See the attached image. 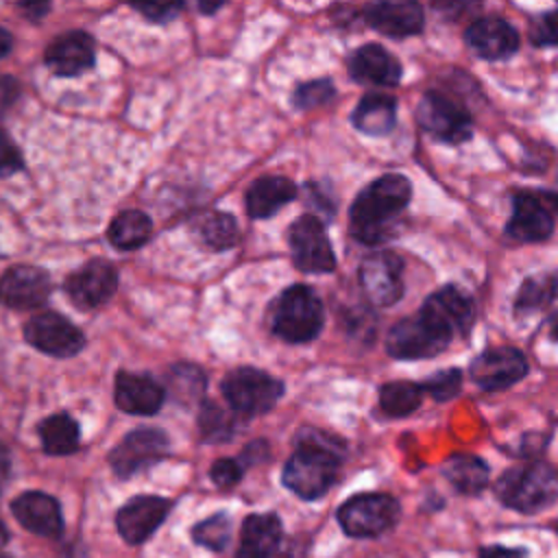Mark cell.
Returning <instances> with one entry per match:
<instances>
[{
    "label": "cell",
    "instance_id": "42",
    "mask_svg": "<svg viewBox=\"0 0 558 558\" xmlns=\"http://www.w3.org/2000/svg\"><path fill=\"white\" fill-rule=\"evenodd\" d=\"M135 11H140L146 20L150 22H170L177 17V13L183 9L181 2H161V4H155V2H140V4H133Z\"/></svg>",
    "mask_w": 558,
    "mask_h": 558
},
{
    "label": "cell",
    "instance_id": "35",
    "mask_svg": "<svg viewBox=\"0 0 558 558\" xmlns=\"http://www.w3.org/2000/svg\"><path fill=\"white\" fill-rule=\"evenodd\" d=\"M170 392L179 399V403L198 401L205 392V375L194 364H177L168 373Z\"/></svg>",
    "mask_w": 558,
    "mask_h": 558
},
{
    "label": "cell",
    "instance_id": "40",
    "mask_svg": "<svg viewBox=\"0 0 558 558\" xmlns=\"http://www.w3.org/2000/svg\"><path fill=\"white\" fill-rule=\"evenodd\" d=\"M242 473H244V466L242 462L233 460V458H220L211 464L209 469V475H211V482L220 488H231L235 486L240 480H242Z\"/></svg>",
    "mask_w": 558,
    "mask_h": 558
},
{
    "label": "cell",
    "instance_id": "17",
    "mask_svg": "<svg viewBox=\"0 0 558 558\" xmlns=\"http://www.w3.org/2000/svg\"><path fill=\"white\" fill-rule=\"evenodd\" d=\"M170 506L172 504L168 499L157 495L133 497L116 514L120 536L131 545L144 543L163 523Z\"/></svg>",
    "mask_w": 558,
    "mask_h": 558
},
{
    "label": "cell",
    "instance_id": "41",
    "mask_svg": "<svg viewBox=\"0 0 558 558\" xmlns=\"http://www.w3.org/2000/svg\"><path fill=\"white\" fill-rule=\"evenodd\" d=\"M22 168L20 148L13 144L7 131L0 129V177H9Z\"/></svg>",
    "mask_w": 558,
    "mask_h": 558
},
{
    "label": "cell",
    "instance_id": "46",
    "mask_svg": "<svg viewBox=\"0 0 558 558\" xmlns=\"http://www.w3.org/2000/svg\"><path fill=\"white\" fill-rule=\"evenodd\" d=\"M20 9L22 11H26L28 13V17H33V20H39L48 9H50V4L48 2H41V4H20Z\"/></svg>",
    "mask_w": 558,
    "mask_h": 558
},
{
    "label": "cell",
    "instance_id": "9",
    "mask_svg": "<svg viewBox=\"0 0 558 558\" xmlns=\"http://www.w3.org/2000/svg\"><path fill=\"white\" fill-rule=\"evenodd\" d=\"M416 120L423 131H427L440 142L456 144L471 137L469 111L438 92L423 94L416 107Z\"/></svg>",
    "mask_w": 558,
    "mask_h": 558
},
{
    "label": "cell",
    "instance_id": "6",
    "mask_svg": "<svg viewBox=\"0 0 558 558\" xmlns=\"http://www.w3.org/2000/svg\"><path fill=\"white\" fill-rule=\"evenodd\" d=\"M222 395L235 414L257 416L275 408L283 395V384L259 368L240 366L222 379Z\"/></svg>",
    "mask_w": 558,
    "mask_h": 558
},
{
    "label": "cell",
    "instance_id": "32",
    "mask_svg": "<svg viewBox=\"0 0 558 558\" xmlns=\"http://www.w3.org/2000/svg\"><path fill=\"white\" fill-rule=\"evenodd\" d=\"M558 294V275H536L527 277L519 288L514 310L517 312H534L547 307Z\"/></svg>",
    "mask_w": 558,
    "mask_h": 558
},
{
    "label": "cell",
    "instance_id": "20",
    "mask_svg": "<svg viewBox=\"0 0 558 558\" xmlns=\"http://www.w3.org/2000/svg\"><path fill=\"white\" fill-rule=\"evenodd\" d=\"M166 399V388L144 373L120 371L116 375V405L122 412L150 416L155 414Z\"/></svg>",
    "mask_w": 558,
    "mask_h": 558
},
{
    "label": "cell",
    "instance_id": "1",
    "mask_svg": "<svg viewBox=\"0 0 558 558\" xmlns=\"http://www.w3.org/2000/svg\"><path fill=\"white\" fill-rule=\"evenodd\" d=\"M344 445L327 432L305 427L296 436V451L283 466V486L301 499L323 497L338 480Z\"/></svg>",
    "mask_w": 558,
    "mask_h": 558
},
{
    "label": "cell",
    "instance_id": "25",
    "mask_svg": "<svg viewBox=\"0 0 558 558\" xmlns=\"http://www.w3.org/2000/svg\"><path fill=\"white\" fill-rule=\"evenodd\" d=\"M349 74L366 85H395L401 78V63L379 44H366L351 52Z\"/></svg>",
    "mask_w": 558,
    "mask_h": 558
},
{
    "label": "cell",
    "instance_id": "18",
    "mask_svg": "<svg viewBox=\"0 0 558 558\" xmlns=\"http://www.w3.org/2000/svg\"><path fill=\"white\" fill-rule=\"evenodd\" d=\"M364 17L371 28H375L377 33L392 37V39L412 37V35L421 33L423 24H425L423 9L410 0L373 2L364 9Z\"/></svg>",
    "mask_w": 558,
    "mask_h": 558
},
{
    "label": "cell",
    "instance_id": "30",
    "mask_svg": "<svg viewBox=\"0 0 558 558\" xmlns=\"http://www.w3.org/2000/svg\"><path fill=\"white\" fill-rule=\"evenodd\" d=\"M150 233H153L150 218L140 209H126V211H120L111 220L107 238L116 248L133 251V248H140L142 244H146Z\"/></svg>",
    "mask_w": 558,
    "mask_h": 558
},
{
    "label": "cell",
    "instance_id": "2",
    "mask_svg": "<svg viewBox=\"0 0 558 558\" xmlns=\"http://www.w3.org/2000/svg\"><path fill=\"white\" fill-rule=\"evenodd\" d=\"M410 196L412 185L403 174H381L355 196L349 211L351 233L364 244H379L390 235L388 220L410 203Z\"/></svg>",
    "mask_w": 558,
    "mask_h": 558
},
{
    "label": "cell",
    "instance_id": "27",
    "mask_svg": "<svg viewBox=\"0 0 558 558\" xmlns=\"http://www.w3.org/2000/svg\"><path fill=\"white\" fill-rule=\"evenodd\" d=\"M351 120L364 135H386L397 122V100L388 94H366L353 109Z\"/></svg>",
    "mask_w": 558,
    "mask_h": 558
},
{
    "label": "cell",
    "instance_id": "38",
    "mask_svg": "<svg viewBox=\"0 0 558 558\" xmlns=\"http://www.w3.org/2000/svg\"><path fill=\"white\" fill-rule=\"evenodd\" d=\"M423 392H429L436 401H449L453 399L462 388V371L460 368H447L432 377H427L421 384Z\"/></svg>",
    "mask_w": 558,
    "mask_h": 558
},
{
    "label": "cell",
    "instance_id": "45",
    "mask_svg": "<svg viewBox=\"0 0 558 558\" xmlns=\"http://www.w3.org/2000/svg\"><path fill=\"white\" fill-rule=\"evenodd\" d=\"M9 477H11V453H9V449L0 442V493H2V488L7 486Z\"/></svg>",
    "mask_w": 558,
    "mask_h": 558
},
{
    "label": "cell",
    "instance_id": "16",
    "mask_svg": "<svg viewBox=\"0 0 558 558\" xmlns=\"http://www.w3.org/2000/svg\"><path fill=\"white\" fill-rule=\"evenodd\" d=\"M118 288V272L105 259H92L65 279L68 296L83 310H94L111 299Z\"/></svg>",
    "mask_w": 558,
    "mask_h": 558
},
{
    "label": "cell",
    "instance_id": "14",
    "mask_svg": "<svg viewBox=\"0 0 558 558\" xmlns=\"http://www.w3.org/2000/svg\"><path fill=\"white\" fill-rule=\"evenodd\" d=\"M52 283L39 266H11L0 277V303L11 310H35L50 296Z\"/></svg>",
    "mask_w": 558,
    "mask_h": 558
},
{
    "label": "cell",
    "instance_id": "33",
    "mask_svg": "<svg viewBox=\"0 0 558 558\" xmlns=\"http://www.w3.org/2000/svg\"><path fill=\"white\" fill-rule=\"evenodd\" d=\"M198 429L207 442H227L235 434V418L218 403L205 401L198 412Z\"/></svg>",
    "mask_w": 558,
    "mask_h": 558
},
{
    "label": "cell",
    "instance_id": "28",
    "mask_svg": "<svg viewBox=\"0 0 558 558\" xmlns=\"http://www.w3.org/2000/svg\"><path fill=\"white\" fill-rule=\"evenodd\" d=\"M442 475L462 495H477L486 488L490 469L488 464L471 453H453L442 464Z\"/></svg>",
    "mask_w": 558,
    "mask_h": 558
},
{
    "label": "cell",
    "instance_id": "10",
    "mask_svg": "<svg viewBox=\"0 0 558 558\" xmlns=\"http://www.w3.org/2000/svg\"><path fill=\"white\" fill-rule=\"evenodd\" d=\"M24 338L31 347L52 357H70L85 347L81 329L57 312H44L28 318L24 325Z\"/></svg>",
    "mask_w": 558,
    "mask_h": 558
},
{
    "label": "cell",
    "instance_id": "48",
    "mask_svg": "<svg viewBox=\"0 0 558 558\" xmlns=\"http://www.w3.org/2000/svg\"><path fill=\"white\" fill-rule=\"evenodd\" d=\"M222 7V2H214V4H205V2H201L198 4V9L203 11V13H214V11H218Z\"/></svg>",
    "mask_w": 558,
    "mask_h": 558
},
{
    "label": "cell",
    "instance_id": "50",
    "mask_svg": "<svg viewBox=\"0 0 558 558\" xmlns=\"http://www.w3.org/2000/svg\"><path fill=\"white\" fill-rule=\"evenodd\" d=\"M551 336L558 340V314H556L554 320H551Z\"/></svg>",
    "mask_w": 558,
    "mask_h": 558
},
{
    "label": "cell",
    "instance_id": "7",
    "mask_svg": "<svg viewBox=\"0 0 558 558\" xmlns=\"http://www.w3.org/2000/svg\"><path fill=\"white\" fill-rule=\"evenodd\" d=\"M449 340L451 336L445 329L416 314L414 318H403L390 327L386 351L397 360H423L438 355Z\"/></svg>",
    "mask_w": 558,
    "mask_h": 558
},
{
    "label": "cell",
    "instance_id": "22",
    "mask_svg": "<svg viewBox=\"0 0 558 558\" xmlns=\"http://www.w3.org/2000/svg\"><path fill=\"white\" fill-rule=\"evenodd\" d=\"M44 61L57 76H76L94 63V39L83 31L63 33L46 48Z\"/></svg>",
    "mask_w": 558,
    "mask_h": 558
},
{
    "label": "cell",
    "instance_id": "26",
    "mask_svg": "<svg viewBox=\"0 0 558 558\" xmlns=\"http://www.w3.org/2000/svg\"><path fill=\"white\" fill-rule=\"evenodd\" d=\"M296 196V185L281 174H266L253 181L246 192V211L251 218H268Z\"/></svg>",
    "mask_w": 558,
    "mask_h": 558
},
{
    "label": "cell",
    "instance_id": "31",
    "mask_svg": "<svg viewBox=\"0 0 558 558\" xmlns=\"http://www.w3.org/2000/svg\"><path fill=\"white\" fill-rule=\"evenodd\" d=\"M423 399L421 384L414 381H388L379 390V408L392 418L412 414Z\"/></svg>",
    "mask_w": 558,
    "mask_h": 558
},
{
    "label": "cell",
    "instance_id": "24",
    "mask_svg": "<svg viewBox=\"0 0 558 558\" xmlns=\"http://www.w3.org/2000/svg\"><path fill=\"white\" fill-rule=\"evenodd\" d=\"M283 534L281 519L275 512L248 514L242 523L235 558H272Z\"/></svg>",
    "mask_w": 558,
    "mask_h": 558
},
{
    "label": "cell",
    "instance_id": "36",
    "mask_svg": "<svg viewBox=\"0 0 558 558\" xmlns=\"http://www.w3.org/2000/svg\"><path fill=\"white\" fill-rule=\"evenodd\" d=\"M192 538L211 551H222L231 538V519L225 512H216L192 527Z\"/></svg>",
    "mask_w": 558,
    "mask_h": 558
},
{
    "label": "cell",
    "instance_id": "3",
    "mask_svg": "<svg viewBox=\"0 0 558 558\" xmlns=\"http://www.w3.org/2000/svg\"><path fill=\"white\" fill-rule=\"evenodd\" d=\"M495 497L523 514H538L558 501V471L545 462H527L504 471Z\"/></svg>",
    "mask_w": 558,
    "mask_h": 558
},
{
    "label": "cell",
    "instance_id": "5",
    "mask_svg": "<svg viewBox=\"0 0 558 558\" xmlns=\"http://www.w3.org/2000/svg\"><path fill=\"white\" fill-rule=\"evenodd\" d=\"M401 514L399 501L388 493H360L349 497L336 512L347 536L373 538L397 525Z\"/></svg>",
    "mask_w": 558,
    "mask_h": 558
},
{
    "label": "cell",
    "instance_id": "23",
    "mask_svg": "<svg viewBox=\"0 0 558 558\" xmlns=\"http://www.w3.org/2000/svg\"><path fill=\"white\" fill-rule=\"evenodd\" d=\"M13 517L28 530L39 536H59L63 530V517L59 501L46 493L28 490L22 493L11 504Z\"/></svg>",
    "mask_w": 558,
    "mask_h": 558
},
{
    "label": "cell",
    "instance_id": "12",
    "mask_svg": "<svg viewBox=\"0 0 558 558\" xmlns=\"http://www.w3.org/2000/svg\"><path fill=\"white\" fill-rule=\"evenodd\" d=\"M366 299L377 307L395 305L403 296V262L390 251L366 257L357 270Z\"/></svg>",
    "mask_w": 558,
    "mask_h": 558
},
{
    "label": "cell",
    "instance_id": "34",
    "mask_svg": "<svg viewBox=\"0 0 558 558\" xmlns=\"http://www.w3.org/2000/svg\"><path fill=\"white\" fill-rule=\"evenodd\" d=\"M198 231H201L203 242L214 251L231 248L238 242V235H240L235 218L231 214H225V211H214V214L205 216Z\"/></svg>",
    "mask_w": 558,
    "mask_h": 558
},
{
    "label": "cell",
    "instance_id": "4",
    "mask_svg": "<svg viewBox=\"0 0 558 558\" xmlns=\"http://www.w3.org/2000/svg\"><path fill=\"white\" fill-rule=\"evenodd\" d=\"M325 323L323 303L310 286L296 283L279 294L270 307V329L286 342L314 340Z\"/></svg>",
    "mask_w": 558,
    "mask_h": 558
},
{
    "label": "cell",
    "instance_id": "44",
    "mask_svg": "<svg viewBox=\"0 0 558 558\" xmlns=\"http://www.w3.org/2000/svg\"><path fill=\"white\" fill-rule=\"evenodd\" d=\"M480 558H530L523 547H504V545H486L480 549Z\"/></svg>",
    "mask_w": 558,
    "mask_h": 558
},
{
    "label": "cell",
    "instance_id": "21",
    "mask_svg": "<svg viewBox=\"0 0 558 558\" xmlns=\"http://www.w3.org/2000/svg\"><path fill=\"white\" fill-rule=\"evenodd\" d=\"M466 44L480 54L482 59H506L519 48V33L517 28L506 22L504 17H477L464 33Z\"/></svg>",
    "mask_w": 558,
    "mask_h": 558
},
{
    "label": "cell",
    "instance_id": "39",
    "mask_svg": "<svg viewBox=\"0 0 558 558\" xmlns=\"http://www.w3.org/2000/svg\"><path fill=\"white\" fill-rule=\"evenodd\" d=\"M530 39L536 46H558V9L538 15L530 24Z\"/></svg>",
    "mask_w": 558,
    "mask_h": 558
},
{
    "label": "cell",
    "instance_id": "43",
    "mask_svg": "<svg viewBox=\"0 0 558 558\" xmlns=\"http://www.w3.org/2000/svg\"><path fill=\"white\" fill-rule=\"evenodd\" d=\"M20 96V85L13 76L2 74L0 76V116L15 102V98Z\"/></svg>",
    "mask_w": 558,
    "mask_h": 558
},
{
    "label": "cell",
    "instance_id": "8",
    "mask_svg": "<svg viewBox=\"0 0 558 558\" xmlns=\"http://www.w3.org/2000/svg\"><path fill=\"white\" fill-rule=\"evenodd\" d=\"M290 255L303 272H331L336 268V255L325 231V225L316 216H301L288 231Z\"/></svg>",
    "mask_w": 558,
    "mask_h": 558
},
{
    "label": "cell",
    "instance_id": "29",
    "mask_svg": "<svg viewBox=\"0 0 558 558\" xmlns=\"http://www.w3.org/2000/svg\"><path fill=\"white\" fill-rule=\"evenodd\" d=\"M37 432H39L44 451L50 456L74 453L78 447V440H81L78 423L70 414H63V412L46 416L39 423Z\"/></svg>",
    "mask_w": 558,
    "mask_h": 558
},
{
    "label": "cell",
    "instance_id": "37",
    "mask_svg": "<svg viewBox=\"0 0 558 558\" xmlns=\"http://www.w3.org/2000/svg\"><path fill=\"white\" fill-rule=\"evenodd\" d=\"M333 96H336L333 83L329 78H316V81L301 83L292 94V102L299 109H314V107L327 105Z\"/></svg>",
    "mask_w": 558,
    "mask_h": 558
},
{
    "label": "cell",
    "instance_id": "13",
    "mask_svg": "<svg viewBox=\"0 0 558 558\" xmlns=\"http://www.w3.org/2000/svg\"><path fill=\"white\" fill-rule=\"evenodd\" d=\"M469 373L482 390H504L527 375V360L512 347L488 349L471 362Z\"/></svg>",
    "mask_w": 558,
    "mask_h": 558
},
{
    "label": "cell",
    "instance_id": "15",
    "mask_svg": "<svg viewBox=\"0 0 558 558\" xmlns=\"http://www.w3.org/2000/svg\"><path fill=\"white\" fill-rule=\"evenodd\" d=\"M545 194L517 192L512 196V216L506 225L510 238L519 242H543L554 231V218Z\"/></svg>",
    "mask_w": 558,
    "mask_h": 558
},
{
    "label": "cell",
    "instance_id": "19",
    "mask_svg": "<svg viewBox=\"0 0 558 558\" xmlns=\"http://www.w3.org/2000/svg\"><path fill=\"white\" fill-rule=\"evenodd\" d=\"M418 314L445 329L449 336L466 333L475 318L471 299L456 286H445L427 296Z\"/></svg>",
    "mask_w": 558,
    "mask_h": 558
},
{
    "label": "cell",
    "instance_id": "11",
    "mask_svg": "<svg viewBox=\"0 0 558 558\" xmlns=\"http://www.w3.org/2000/svg\"><path fill=\"white\" fill-rule=\"evenodd\" d=\"M168 453V436L155 427L129 432L109 453V464L118 477H131L137 471L159 462Z\"/></svg>",
    "mask_w": 558,
    "mask_h": 558
},
{
    "label": "cell",
    "instance_id": "47",
    "mask_svg": "<svg viewBox=\"0 0 558 558\" xmlns=\"http://www.w3.org/2000/svg\"><path fill=\"white\" fill-rule=\"evenodd\" d=\"M11 48H13V37H11V33L0 26V59L7 57V54L11 52Z\"/></svg>",
    "mask_w": 558,
    "mask_h": 558
},
{
    "label": "cell",
    "instance_id": "49",
    "mask_svg": "<svg viewBox=\"0 0 558 558\" xmlns=\"http://www.w3.org/2000/svg\"><path fill=\"white\" fill-rule=\"evenodd\" d=\"M7 538H9V534H7V527H4V523L0 521V547H4Z\"/></svg>",
    "mask_w": 558,
    "mask_h": 558
}]
</instances>
